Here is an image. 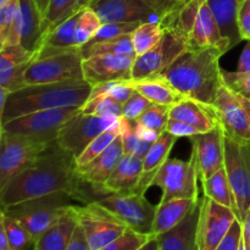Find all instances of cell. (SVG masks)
<instances>
[{"instance_id":"34","label":"cell","mask_w":250,"mask_h":250,"mask_svg":"<svg viewBox=\"0 0 250 250\" xmlns=\"http://www.w3.org/2000/svg\"><path fill=\"white\" fill-rule=\"evenodd\" d=\"M165 27L160 22H144L141 23L131 34L132 43L137 56L151 50L163 39Z\"/></svg>"},{"instance_id":"30","label":"cell","mask_w":250,"mask_h":250,"mask_svg":"<svg viewBox=\"0 0 250 250\" xmlns=\"http://www.w3.org/2000/svg\"><path fill=\"white\" fill-rule=\"evenodd\" d=\"M21 44V20L19 0L0 6V48Z\"/></svg>"},{"instance_id":"17","label":"cell","mask_w":250,"mask_h":250,"mask_svg":"<svg viewBox=\"0 0 250 250\" xmlns=\"http://www.w3.org/2000/svg\"><path fill=\"white\" fill-rule=\"evenodd\" d=\"M192 155L200 182L211 177L220 168L225 167V134L220 126L205 133L190 137Z\"/></svg>"},{"instance_id":"55","label":"cell","mask_w":250,"mask_h":250,"mask_svg":"<svg viewBox=\"0 0 250 250\" xmlns=\"http://www.w3.org/2000/svg\"><path fill=\"white\" fill-rule=\"evenodd\" d=\"M0 250H11L9 241H7L6 233H5V229L1 225H0Z\"/></svg>"},{"instance_id":"60","label":"cell","mask_w":250,"mask_h":250,"mask_svg":"<svg viewBox=\"0 0 250 250\" xmlns=\"http://www.w3.org/2000/svg\"><path fill=\"white\" fill-rule=\"evenodd\" d=\"M237 97H238V95H237ZM238 99L241 100V103H242V104H243V106L246 107V110H247V111H248V114H249V116H250V102H249V100L243 99V98H241V97H238Z\"/></svg>"},{"instance_id":"56","label":"cell","mask_w":250,"mask_h":250,"mask_svg":"<svg viewBox=\"0 0 250 250\" xmlns=\"http://www.w3.org/2000/svg\"><path fill=\"white\" fill-rule=\"evenodd\" d=\"M9 90L5 89V88L0 87V112L4 110L5 104H6V99L9 97Z\"/></svg>"},{"instance_id":"28","label":"cell","mask_w":250,"mask_h":250,"mask_svg":"<svg viewBox=\"0 0 250 250\" xmlns=\"http://www.w3.org/2000/svg\"><path fill=\"white\" fill-rule=\"evenodd\" d=\"M176 141H177V137L165 131L151 144L150 149L143 159V177L139 185V193L144 194L146 190L150 188L151 180L155 176L156 171L168 160V155Z\"/></svg>"},{"instance_id":"63","label":"cell","mask_w":250,"mask_h":250,"mask_svg":"<svg viewBox=\"0 0 250 250\" xmlns=\"http://www.w3.org/2000/svg\"><path fill=\"white\" fill-rule=\"evenodd\" d=\"M239 250H246V249H244V244H243V239H242V243H241V247H239Z\"/></svg>"},{"instance_id":"13","label":"cell","mask_w":250,"mask_h":250,"mask_svg":"<svg viewBox=\"0 0 250 250\" xmlns=\"http://www.w3.org/2000/svg\"><path fill=\"white\" fill-rule=\"evenodd\" d=\"M198 176L197 167L192 158L188 161L178 159H168L153 177L151 186L161 188L163 197L160 202H166L172 198H189L198 199Z\"/></svg>"},{"instance_id":"59","label":"cell","mask_w":250,"mask_h":250,"mask_svg":"<svg viewBox=\"0 0 250 250\" xmlns=\"http://www.w3.org/2000/svg\"><path fill=\"white\" fill-rule=\"evenodd\" d=\"M34 1H36V4L38 5V7L41 9V11L43 12V15L45 14L46 9H48L49 1H50V0H34Z\"/></svg>"},{"instance_id":"42","label":"cell","mask_w":250,"mask_h":250,"mask_svg":"<svg viewBox=\"0 0 250 250\" xmlns=\"http://www.w3.org/2000/svg\"><path fill=\"white\" fill-rule=\"evenodd\" d=\"M75 4L76 0H50L48 9L44 14V24L46 31L59 22L76 14Z\"/></svg>"},{"instance_id":"4","label":"cell","mask_w":250,"mask_h":250,"mask_svg":"<svg viewBox=\"0 0 250 250\" xmlns=\"http://www.w3.org/2000/svg\"><path fill=\"white\" fill-rule=\"evenodd\" d=\"M161 22L175 28L186 39L189 50L216 48L225 54L231 49L208 0H187L164 16Z\"/></svg>"},{"instance_id":"62","label":"cell","mask_w":250,"mask_h":250,"mask_svg":"<svg viewBox=\"0 0 250 250\" xmlns=\"http://www.w3.org/2000/svg\"><path fill=\"white\" fill-rule=\"evenodd\" d=\"M11 0H0V6H2V5L7 4V2H10Z\"/></svg>"},{"instance_id":"23","label":"cell","mask_w":250,"mask_h":250,"mask_svg":"<svg viewBox=\"0 0 250 250\" xmlns=\"http://www.w3.org/2000/svg\"><path fill=\"white\" fill-rule=\"evenodd\" d=\"M143 177V159L124 154L119 165L104 185L109 193H139V185Z\"/></svg>"},{"instance_id":"45","label":"cell","mask_w":250,"mask_h":250,"mask_svg":"<svg viewBox=\"0 0 250 250\" xmlns=\"http://www.w3.org/2000/svg\"><path fill=\"white\" fill-rule=\"evenodd\" d=\"M222 82L229 90L250 102V73L222 70Z\"/></svg>"},{"instance_id":"29","label":"cell","mask_w":250,"mask_h":250,"mask_svg":"<svg viewBox=\"0 0 250 250\" xmlns=\"http://www.w3.org/2000/svg\"><path fill=\"white\" fill-rule=\"evenodd\" d=\"M243 1L244 0H208L222 36L229 42L231 49L243 41L237 22L239 6Z\"/></svg>"},{"instance_id":"46","label":"cell","mask_w":250,"mask_h":250,"mask_svg":"<svg viewBox=\"0 0 250 250\" xmlns=\"http://www.w3.org/2000/svg\"><path fill=\"white\" fill-rule=\"evenodd\" d=\"M151 104L153 103L149 102L141 93L134 92V94L124 104L122 117L127 120H132V121L138 120Z\"/></svg>"},{"instance_id":"48","label":"cell","mask_w":250,"mask_h":250,"mask_svg":"<svg viewBox=\"0 0 250 250\" xmlns=\"http://www.w3.org/2000/svg\"><path fill=\"white\" fill-rule=\"evenodd\" d=\"M238 22L239 34L243 41H250V0H244L238 10Z\"/></svg>"},{"instance_id":"11","label":"cell","mask_w":250,"mask_h":250,"mask_svg":"<svg viewBox=\"0 0 250 250\" xmlns=\"http://www.w3.org/2000/svg\"><path fill=\"white\" fill-rule=\"evenodd\" d=\"M164 27L165 33L163 39L151 50L141 56H136L131 80H142L150 76L161 75L183 53L189 50L186 39L175 28L165 24Z\"/></svg>"},{"instance_id":"40","label":"cell","mask_w":250,"mask_h":250,"mask_svg":"<svg viewBox=\"0 0 250 250\" xmlns=\"http://www.w3.org/2000/svg\"><path fill=\"white\" fill-rule=\"evenodd\" d=\"M124 105L109 95L88 99L82 106L81 112L85 115H98V116H122Z\"/></svg>"},{"instance_id":"64","label":"cell","mask_w":250,"mask_h":250,"mask_svg":"<svg viewBox=\"0 0 250 250\" xmlns=\"http://www.w3.org/2000/svg\"><path fill=\"white\" fill-rule=\"evenodd\" d=\"M89 4H90V2H89Z\"/></svg>"},{"instance_id":"12","label":"cell","mask_w":250,"mask_h":250,"mask_svg":"<svg viewBox=\"0 0 250 250\" xmlns=\"http://www.w3.org/2000/svg\"><path fill=\"white\" fill-rule=\"evenodd\" d=\"M81 109L82 106H63L34 111L9 120L1 125V131L56 139L66 122L76 116Z\"/></svg>"},{"instance_id":"53","label":"cell","mask_w":250,"mask_h":250,"mask_svg":"<svg viewBox=\"0 0 250 250\" xmlns=\"http://www.w3.org/2000/svg\"><path fill=\"white\" fill-rule=\"evenodd\" d=\"M237 71L243 73H250V41H247L246 46L242 51Z\"/></svg>"},{"instance_id":"7","label":"cell","mask_w":250,"mask_h":250,"mask_svg":"<svg viewBox=\"0 0 250 250\" xmlns=\"http://www.w3.org/2000/svg\"><path fill=\"white\" fill-rule=\"evenodd\" d=\"M56 139L1 131L0 134V189L15 176L33 165Z\"/></svg>"},{"instance_id":"39","label":"cell","mask_w":250,"mask_h":250,"mask_svg":"<svg viewBox=\"0 0 250 250\" xmlns=\"http://www.w3.org/2000/svg\"><path fill=\"white\" fill-rule=\"evenodd\" d=\"M36 53L27 50L21 44L0 48V72L11 70L22 65H29Z\"/></svg>"},{"instance_id":"24","label":"cell","mask_w":250,"mask_h":250,"mask_svg":"<svg viewBox=\"0 0 250 250\" xmlns=\"http://www.w3.org/2000/svg\"><path fill=\"white\" fill-rule=\"evenodd\" d=\"M170 119L185 122L199 133H205L219 126L210 105L187 97H183L170 107Z\"/></svg>"},{"instance_id":"8","label":"cell","mask_w":250,"mask_h":250,"mask_svg":"<svg viewBox=\"0 0 250 250\" xmlns=\"http://www.w3.org/2000/svg\"><path fill=\"white\" fill-rule=\"evenodd\" d=\"M225 168L233 194V210L242 222L250 209V143L225 136Z\"/></svg>"},{"instance_id":"43","label":"cell","mask_w":250,"mask_h":250,"mask_svg":"<svg viewBox=\"0 0 250 250\" xmlns=\"http://www.w3.org/2000/svg\"><path fill=\"white\" fill-rule=\"evenodd\" d=\"M153 237L154 236L151 234L139 233V232L128 229L122 236H120L119 238L99 250H139Z\"/></svg>"},{"instance_id":"61","label":"cell","mask_w":250,"mask_h":250,"mask_svg":"<svg viewBox=\"0 0 250 250\" xmlns=\"http://www.w3.org/2000/svg\"><path fill=\"white\" fill-rule=\"evenodd\" d=\"M187 1V0H171V2H172V6L173 9H176V7L181 6V5H183L185 2Z\"/></svg>"},{"instance_id":"36","label":"cell","mask_w":250,"mask_h":250,"mask_svg":"<svg viewBox=\"0 0 250 250\" xmlns=\"http://www.w3.org/2000/svg\"><path fill=\"white\" fill-rule=\"evenodd\" d=\"M121 134V125H120V120L116 124L112 125L110 128H107L106 131L103 132L102 134L97 137L95 139H93L89 143V146L83 150V153L76 159V164H77V167L81 166L87 165L88 163H90L92 160H94L97 156H99L117 137Z\"/></svg>"},{"instance_id":"32","label":"cell","mask_w":250,"mask_h":250,"mask_svg":"<svg viewBox=\"0 0 250 250\" xmlns=\"http://www.w3.org/2000/svg\"><path fill=\"white\" fill-rule=\"evenodd\" d=\"M81 53H82L83 59L95 55H104V54L137 56L133 43H132L131 34L115 37V38L98 42V43L85 44L81 48Z\"/></svg>"},{"instance_id":"27","label":"cell","mask_w":250,"mask_h":250,"mask_svg":"<svg viewBox=\"0 0 250 250\" xmlns=\"http://www.w3.org/2000/svg\"><path fill=\"white\" fill-rule=\"evenodd\" d=\"M73 205L62 217L51 225L37 239L34 243V250H66L76 227L78 226V219Z\"/></svg>"},{"instance_id":"52","label":"cell","mask_w":250,"mask_h":250,"mask_svg":"<svg viewBox=\"0 0 250 250\" xmlns=\"http://www.w3.org/2000/svg\"><path fill=\"white\" fill-rule=\"evenodd\" d=\"M134 126H136V131H137V133L139 134V137H141L143 141L149 142V143H154V142L159 138V136H160L158 132L153 131V129H150V128H148V127L143 126V125L138 124L136 120H134Z\"/></svg>"},{"instance_id":"37","label":"cell","mask_w":250,"mask_h":250,"mask_svg":"<svg viewBox=\"0 0 250 250\" xmlns=\"http://www.w3.org/2000/svg\"><path fill=\"white\" fill-rule=\"evenodd\" d=\"M102 19L92 7L87 6L81 10L75 29L76 45L78 48H82L88 42L92 41L102 27Z\"/></svg>"},{"instance_id":"22","label":"cell","mask_w":250,"mask_h":250,"mask_svg":"<svg viewBox=\"0 0 250 250\" xmlns=\"http://www.w3.org/2000/svg\"><path fill=\"white\" fill-rule=\"evenodd\" d=\"M19 9L21 20V45L27 50L37 53L41 49L46 33L43 12L34 0H19Z\"/></svg>"},{"instance_id":"19","label":"cell","mask_w":250,"mask_h":250,"mask_svg":"<svg viewBox=\"0 0 250 250\" xmlns=\"http://www.w3.org/2000/svg\"><path fill=\"white\" fill-rule=\"evenodd\" d=\"M92 7L103 23L106 22H160L161 16L142 0H92Z\"/></svg>"},{"instance_id":"50","label":"cell","mask_w":250,"mask_h":250,"mask_svg":"<svg viewBox=\"0 0 250 250\" xmlns=\"http://www.w3.org/2000/svg\"><path fill=\"white\" fill-rule=\"evenodd\" d=\"M66 250H92L89 247V243H88L84 231H83L80 224L76 227L72 238L70 241V244H68Z\"/></svg>"},{"instance_id":"44","label":"cell","mask_w":250,"mask_h":250,"mask_svg":"<svg viewBox=\"0 0 250 250\" xmlns=\"http://www.w3.org/2000/svg\"><path fill=\"white\" fill-rule=\"evenodd\" d=\"M141 24V22H106L103 23L99 31L94 36V38L87 44L98 43V42L106 41V39L115 38V37L132 34V32Z\"/></svg>"},{"instance_id":"5","label":"cell","mask_w":250,"mask_h":250,"mask_svg":"<svg viewBox=\"0 0 250 250\" xmlns=\"http://www.w3.org/2000/svg\"><path fill=\"white\" fill-rule=\"evenodd\" d=\"M82 63L81 48L42 46L27 67L24 81L27 85H33L84 80Z\"/></svg>"},{"instance_id":"38","label":"cell","mask_w":250,"mask_h":250,"mask_svg":"<svg viewBox=\"0 0 250 250\" xmlns=\"http://www.w3.org/2000/svg\"><path fill=\"white\" fill-rule=\"evenodd\" d=\"M120 125H121V139L122 146H124V153L144 159L153 143L143 141L139 137V134L136 131L134 121H132V120H127L121 116L120 117Z\"/></svg>"},{"instance_id":"31","label":"cell","mask_w":250,"mask_h":250,"mask_svg":"<svg viewBox=\"0 0 250 250\" xmlns=\"http://www.w3.org/2000/svg\"><path fill=\"white\" fill-rule=\"evenodd\" d=\"M80 12L81 11L76 12L72 16L67 17L63 21L56 23L55 26L50 27L46 31L42 46H50V48L60 49L78 48L75 42V29Z\"/></svg>"},{"instance_id":"18","label":"cell","mask_w":250,"mask_h":250,"mask_svg":"<svg viewBox=\"0 0 250 250\" xmlns=\"http://www.w3.org/2000/svg\"><path fill=\"white\" fill-rule=\"evenodd\" d=\"M134 59L136 56L111 54L89 56L83 59V77L92 85L131 80Z\"/></svg>"},{"instance_id":"14","label":"cell","mask_w":250,"mask_h":250,"mask_svg":"<svg viewBox=\"0 0 250 250\" xmlns=\"http://www.w3.org/2000/svg\"><path fill=\"white\" fill-rule=\"evenodd\" d=\"M119 120L120 117L116 116L85 115L80 111L60 129L56 142L60 148L77 159L93 139L110 128Z\"/></svg>"},{"instance_id":"21","label":"cell","mask_w":250,"mask_h":250,"mask_svg":"<svg viewBox=\"0 0 250 250\" xmlns=\"http://www.w3.org/2000/svg\"><path fill=\"white\" fill-rule=\"evenodd\" d=\"M202 199H198L187 216L173 229L156 237L158 250H199L198 225H199Z\"/></svg>"},{"instance_id":"54","label":"cell","mask_w":250,"mask_h":250,"mask_svg":"<svg viewBox=\"0 0 250 250\" xmlns=\"http://www.w3.org/2000/svg\"><path fill=\"white\" fill-rule=\"evenodd\" d=\"M242 239H243L244 249L250 250V209L242 221Z\"/></svg>"},{"instance_id":"9","label":"cell","mask_w":250,"mask_h":250,"mask_svg":"<svg viewBox=\"0 0 250 250\" xmlns=\"http://www.w3.org/2000/svg\"><path fill=\"white\" fill-rule=\"evenodd\" d=\"M94 202L116 215L128 229L139 233L151 234L156 207L146 200L143 193L100 192Z\"/></svg>"},{"instance_id":"58","label":"cell","mask_w":250,"mask_h":250,"mask_svg":"<svg viewBox=\"0 0 250 250\" xmlns=\"http://www.w3.org/2000/svg\"><path fill=\"white\" fill-rule=\"evenodd\" d=\"M90 1H92V0H76L75 11L78 12V11H81L82 9H84V7H87L88 5H89Z\"/></svg>"},{"instance_id":"41","label":"cell","mask_w":250,"mask_h":250,"mask_svg":"<svg viewBox=\"0 0 250 250\" xmlns=\"http://www.w3.org/2000/svg\"><path fill=\"white\" fill-rule=\"evenodd\" d=\"M168 119H170V106L151 104L136 121L161 134L165 132Z\"/></svg>"},{"instance_id":"10","label":"cell","mask_w":250,"mask_h":250,"mask_svg":"<svg viewBox=\"0 0 250 250\" xmlns=\"http://www.w3.org/2000/svg\"><path fill=\"white\" fill-rule=\"evenodd\" d=\"M73 209L92 250L104 248L128 229L124 221L97 202L75 204Z\"/></svg>"},{"instance_id":"3","label":"cell","mask_w":250,"mask_h":250,"mask_svg":"<svg viewBox=\"0 0 250 250\" xmlns=\"http://www.w3.org/2000/svg\"><path fill=\"white\" fill-rule=\"evenodd\" d=\"M92 92L85 80L60 83L33 84L10 92L4 110L0 112V125L22 115L63 106H83Z\"/></svg>"},{"instance_id":"6","label":"cell","mask_w":250,"mask_h":250,"mask_svg":"<svg viewBox=\"0 0 250 250\" xmlns=\"http://www.w3.org/2000/svg\"><path fill=\"white\" fill-rule=\"evenodd\" d=\"M72 202L76 200L67 193H54L1 208V211L17 220L37 241L70 210Z\"/></svg>"},{"instance_id":"49","label":"cell","mask_w":250,"mask_h":250,"mask_svg":"<svg viewBox=\"0 0 250 250\" xmlns=\"http://www.w3.org/2000/svg\"><path fill=\"white\" fill-rule=\"evenodd\" d=\"M165 131L173 134L177 138H181V137H188V138H190V137L195 136V134H199V132L195 128H193L192 126H189V125L172 119H168Z\"/></svg>"},{"instance_id":"1","label":"cell","mask_w":250,"mask_h":250,"mask_svg":"<svg viewBox=\"0 0 250 250\" xmlns=\"http://www.w3.org/2000/svg\"><path fill=\"white\" fill-rule=\"evenodd\" d=\"M54 193H67L83 204L92 203L97 195L94 188L78 176L75 156L60 148L58 142L0 189V203L6 208Z\"/></svg>"},{"instance_id":"26","label":"cell","mask_w":250,"mask_h":250,"mask_svg":"<svg viewBox=\"0 0 250 250\" xmlns=\"http://www.w3.org/2000/svg\"><path fill=\"white\" fill-rule=\"evenodd\" d=\"M198 199L189 198H172L166 202H160L156 205L151 234L158 237L177 226L192 210Z\"/></svg>"},{"instance_id":"16","label":"cell","mask_w":250,"mask_h":250,"mask_svg":"<svg viewBox=\"0 0 250 250\" xmlns=\"http://www.w3.org/2000/svg\"><path fill=\"white\" fill-rule=\"evenodd\" d=\"M237 219L232 208L203 197L198 225L199 250H216Z\"/></svg>"},{"instance_id":"57","label":"cell","mask_w":250,"mask_h":250,"mask_svg":"<svg viewBox=\"0 0 250 250\" xmlns=\"http://www.w3.org/2000/svg\"><path fill=\"white\" fill-rule=\"evenodd\" d=\"M158 241H156V237H153L150 241L146 244H144L139 250H158Z\"/></svg>"},{"instance_id":"47","label":"cell","mask_w":250,"mask_h":250,"mask_svg":"<svg viewBox=\"0 0 250 250\" xmlns=\"http://www.w3.org/2000/svg\"><path fill=\"white\" fill-rule=\"evenodd\" d=\"M242 243V222L236 220L216 250H239Z\"/></svg>"},{"instance_id":"51","label":"cell","mask_w":250,"mask_h":250,"mask_svg":"<svg viewBox=\"0 0 250 250\" xmlns=\"http://www.w3.org/2000/svg\"><path fill=\"white\" fill-rule=\"evenodd\" d=\"M142 1L146 2L153 10H155L160 15L161 19L173 10L171 0H142Z\"/></svg>"},{"instance_id":"35","label":"cell","mask_w":250,"mask_h":250,"mask_svg":"<svg viewBox=\"0 0 250 250\" xmlns=\"http://www.w3.org/2000/svg\"><path fill=\"white\" fill-rule=\"evenodd\" d=\"M0 225L4 227L11 250H34V238L17 220L7 216L4 211L0 212Z\"/></svg>"},{"instance_id":"33","label":"cell","mask_w":250,"mask_h":250,"mask_svg":"<svg viewBox=\"0 0 250 250\" xmlns=\"http://www.w3.org/2000/svg\"><path fill=\"white\" fill-rule=\"evenodd\" d=\"M203 190H204V197L234 209L233 194H232L231 186H229V177H227L226 168H220L217 172H215L211 177L202 183Z\"/></svg>"},{"instance_id":"20","label":"cell","mask_w":250,"mask_h":250,"mask_svg":"<svg viewBox=\"0 0 250 250\" xmlns=\"http://www.w3.org/2000/svg\"><path fill=\"white\" fill-rule=\"evenodd\" d=\"M124 154V146L120 134L94 160L88 163L87 165L77 167L78 176L83 182L92 186L94 189L104 190V185L119 165Z\"/></svg>"},{"instance_id":"2","label":"cell","mask_w":250,"mask_h":250,"mask_svg":"<svg viewBox=\"0 0 250 250\" xmlns=\"http://www.w3.org/2000/svg\"><path fill=\"white\" fill-rule=\"evenodd\" d=\"M222 55L216 48L187 50L161 75L183 97L211 105L224 83L220 67Z\"/></svg>"},{"instance_id":"15","label":"cell","mask_w":250,"mask_h":250,"mask_svg":"<svg viewBox=\"0 0 250 250\" xmlns=\"http://www.w3.org/2000/svg\"><path fill=\"white\" fill-rule=\"evenodd\" d=\"M217 125L229 138L250 143V116L236 94L222 83L210 105Z\"/></svg>"},{"instance_id":"25","label":"cell","mask_w":250,"mask_h":250,"mask_svg":"<svg viewBox=\"0 0 250 250\" xmlns=\"http://www.w3.org/2000/svg\"><path fill=\"white\" fill-rule=\"evenodd\" d=\"M128 83L136 92L141 93L153 104L171 107L183 98L164 75L150 76L142 80H129Z\"/></svg>"}]
</instances>
